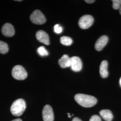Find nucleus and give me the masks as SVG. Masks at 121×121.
Segmentation results:
<instances>
[{
  "label": "nucleus",
  "instance_id": "f257e3e1",
  "mask_svg": "<svg viewBox=\"0 0 121 121\" xmlns=\"http://www.w3.org/2000/svg\"><path fill=\"white\" fill-rule=\"evenodd\" d=\"M75 100L83 107H91L97 103L96 98L90 95L83 94H77L74 96Z\"/></svg>",
  "mask_w": 121,
  "mask_h": 121
},
{
  "label": "nucleus",
  "instance_id": "f03ea898",
  "mask_svg": "<svg viewBox=\"0 0 121 121\" xmlns=\"http://www.w3.org/2000/svg\"><path fill=\"white\" fill-rule=\"evenodd\" d=\"M26 103L22 99H18L15 100L10 107V111L13 115L17 117L21 116L25 110Z\"/></svg>",
  "mask_w": 121,
  "mask_h": 121
},
{
  "label": "nucleus",
  "instance_id": "7ed1b4c3",
  "mask_svg": "<svg viewBox=\"0 0 121 121\" xmlns=\"http://www.w3.org/2000/svg\"><path fill=\"white\" fill-rule=\"evenodd\" d=\"M12 75L14 78L19 80H24L27 76L26 70L20 65H17L13 67Z\"/></svg>",
  "mask_w": 121,
  "mask_h": 121
},
{
  "label": "nucleus",
  "instance_id": "20e7f679",
  "mask_svg": "<svg viewBox=\"0 0 121 121\" xmlns=\"http://www.w3.org/2000/svg\"><path fill=\"white\" fill-rule=\"evenodd\" d=\"M30 19L32 22L37 25L43 24L46 21L44 15L39 10H35L31 13Z\"/></svg>",
  "mask_w": 121,
  "mask_h": 121
},
{
  "label": "nucleus",
  "instance_id": "39448f33",
  "mask_svg": "<svg viewBox=\"0 0 121 121\" xmlns=\"http://www.w3.org/2000/svg\"><path fill=\"white\" fill-rule=\"evenodd\" d=\"M94 22V18L90 15L82 16L78 21V25L82 29H86L91 26Z\"/></svg>",
  "mask_w": 121,
  "mask_h": 121
},
{
  "label": "nucleus",
  "instance_id": "423d86ee",
  "mask_svg": "<svg viewBox=\"0 0 121 121\" xmlns=\"http://www.w3.org/2000/svg\"><path fill=\"white\" fill-rule=\"evenodd\" d=\"M42 116L43 121H53L54 114L52 108L49 105L44 106L42 110Z\"/></svg>",
  "mask_w": 121,
  "mask_h": 121
},
{
  "label": "nucleus",
  "instance_id": "0eeeda50",
  "mask_svg": "<svg viewBox=\"0 0 121 121\" xmlns=\"http://www.w3.org/2000/svg\"><path fill=\"white\" fill-rule=\"evenodd\" d=\"M71 69L75 72H78L82 68V62L78 56H72L70 58V66Z\"/></svg>",
  "mask_w": 121,
  "mask_h": 121
},
{
  "label": "nucleus",
  "instance_id": "6e6552de",
  "mask_svg": "<svg viewBox=\"0 0 121 121\" xmlns=\"http://www.w3.org/2000/svg\"><path fill=\"white\" fill-rule=\"evenodd\" d=\"M36 37L37 40L42 43L47 45H49L50 43L48 35L43 30H38L36 33Z\"/></svg>",
  "mask_w": 121,
  "mask_h": 121
},
{
  "label": "nucleus",
  "instance_id": "1a4fd4ad",
  "mask_svg": "<svg viewBox=\"0 0 121 121\" xmlns=\"http://www.w3.org/2000/svg\"><path fill=\"white\" fill-rule=\"evenodd\" d=\"M2 33L6 37H12L14 35V29L13 26L9 23L4 24L2 27Z\"/></svg>",
  "mask_w": 121,
  "mask_h": 121
},
{
  "label": "nucleus",
  "instance_id": "9d476101",
  "mask_svg": "<svg viewBox=\"0 0 121 121\" xmlns=\"http://www.w3.org/2000/svg\"><path fill=\"white\" fill-rule=\"evenodd\" d=\"M108 37L106 35H102L96 41L95 45V49L100 51L105 47L108 42Z\"/></svg>",
  "mask_w": 121,
  "mask_h": 121
},
{
  "label": "nucleus",
  "instance_id": "9b49d317",
  "mask_svg": "<svg viewBox=\"0 0 121 121\" xmlns=\"http://www.w3.org/2000/svg\"><path fill=\"white\" fill-rule=\"evenodd\" d=\"M108 63L107 60H103L101 62L99 66V73L102 78H105L108 77Z\"/></svg>",
  "mask_w": 121,
  "mask_h": 121
},
{
  "label": "nucleus",
  "instance_id": "f8f14e48",
  "mask_svg": "<svg viewBox=\"0 0 121 121\" xmlns=\"http://www.w3.org/2000/svg\"><path fill=\"white\" fill-rule=\"evenodd\" d=\"M58 63L62 68L70 67V58H69L67 55H64L58 60Z\"/></svg>",
  "mask_w": 121,
  "mask_h": 121
},
{
  "label": "nucleus",
  "instance_id": "ddd939ff",
  "mask_svg": "<svg viewBox=\"0 0 121 121\" xmlns=\"http://www.w3.org/2000/svg\"><path fill=\"white\" fill-rule=\"evenodd\" d=\"M99 114L105 121H111L113 115L111 111L108 109H103L99 111Z\"/></svg>",
  "mask_w": 121,
  "mask_h": 121
},
{
  "label": "nucleus",
  "instance_id": "4468645a",
  "mask_svg": "<svg viewBox=\"0 0 121 121\" xmlns=\"http://www.w3.org/2000/svg\"><path fill=\"white\" fill-rule=\"evenodd\" d=\"M60 42L64 45L69 46L73 43V40L69 37L63 36L60 37Z\"/></svg>",
  "mask_w": 121,
  "mask_h": 121
},
{
  "label": "nucleus",
  "instance_id": "2eb2a0df",
  "mask_svg": "<svg viewBox=\"0 0 121 121\" xmlns=\"http://www.w3.org/2000/svg\"><path fill=\"white\" fill-rule=\"evenodd\" d=\"M9 51L8 44L3 41L0 40V53L1 54H5Z\"/></svg>",
  "mask_w": 121,
  "mask_h": 121
},
{
  "label": "nucleus",
  "instance_id": "dca6fc26",
  "mask_svg": "<svg viewBox=\"0 0 121 121\" xmlns=\"http://www.w3.org/2000/svg\"><path fill=\"white\" fill-rule=\"evenodd\" d=\"M37 52L39 55L41 56H48V51L43 46H40L37 49Z\"/></svg>",
  "mask_w": 121,
  "mask_h": 121
},
{
  "label": "nucleus",
  "instance_id": "f3484780",
  "mask_svg": "<svg viewBox=\"0 0 121 121\" xmlns=\"http://www.w3.org/2000/svg\"><path fill=\"white\" fill-rule=\"evenodd\" d=\"M112 8L115 9H120L121 6V0H112Z\"/></svg>",
  "mask_w": 121,
  "mask_h": 121
},
{
  "label": "nucleus",
  "instance_id": "a211bd4d",
  "mask_svg": "<svg viewBox=\"0 0 121 121\" xmlns=\"http://www.w3.org/2000/svg\"><path fill=\"white\" fill-rule=\"evenodd\" d=\"M63 30L62 27L59 24H56L54 26V31L56 34H60Z\"/></svg>",
  "mask_w": 121,
  "mask_h": 121
},
{
  "label": "nucleus",
  "instance_id": "6ab92c4d",
  "mask_svg": "<svg viewBox=\"0 0 121 121\" xmlns=\"http://www.w3.org/2000/svg\"><path fill=\"white\" fill-rule=\"evenodd\" d=\"M89 121H101V120L98 115H94L91 117Z\"/></svg>",
  "mask_w": 121,
  "mask_h": 121
},
{
  "label": "nucleus",
  "instance_id": "aec40b11",
  "mask_svg": "<svg viewBox=\"0 0 121 121\" xmlns=\"http://www.w3.org/2000/svg\"><path fill=\"white\" fill-rule=\"evenodd\" d=\"M85 1L87 3L91 4V3H92L94 2L95 1V0H85Z\"/></svg>",
  "mask_w": 121,
  "mask_h": 121
},
{
  "label": "nucleus",
  "instance_id": "412c9836",
  "mask_svg": "<svg viewBox=\"0 0 121 121\" xmlns=\"http://www.w3.org/2000/svg\"><path fill=\"white\" fill-rule=\"evenodd\" d=\"M72 121H82L80 119H79V118H78V117H74L73 119V120H72Z\"/></svg>",
  "mask_w": 121,
  "mask_h": 121
},
{
  "label": "nucleus",
  "instance_id": "4be33fe9",
  "mask_svg": "<svg viewBox=\"0 0 121 121\" xmlns=\"http://www.w3.org/2000/svg\"><path fill=\"white\" fill-rule=\"evenodd\" d=\"M12 121H22V120L20 118H17V119H14V120H13Z\"/></svg>",
  "mask_w": 121,
  "mask_h": 121
},
{
  "label": "nucleus",
  "instance_id": "5701e85b",
  "mask_svg": "<svg viewBox=\"0 0 121 121\" xmlns=\"http://www.w3.org/2000/svg\"><path fill=\"white\" fill-rule=\"evenodd\" d=\"M67 114L68 115V117H71V116L70 115V113H68Z\"/></svg>",
  "mask_w": 121,
  "mask_h": 121
},
{
  "label": "nucleus",
  "instance_id": "b1692460",
  "mask_svg": "<svg viewBox=\"0 0 121 121\" xmlns=\"http://www.w3.org/2000/svg\"><path fill=\"white\" fill-rule=\"evenodd\" d=\"M119 9V13L121 14V6L120 7V9Z\"/></svg>",
  "mask_w": 121,
  "mask_h": 121
},
{
  "label": "nucleus",
  "instance_id": "393cba45",
  "mask_svg": "<svg viewBox=\"0 0 121 121\" xmlns=\"http://www.w3.org/2000/svg\"><path fill=\"white\" fill-rule=\"evenodd\" d=\"M119 83H120V86H121V77L120 78V81H119Z\"/></svg>",
  "mask_w": 121,
  "mask_h": 121
}]
</instances>
